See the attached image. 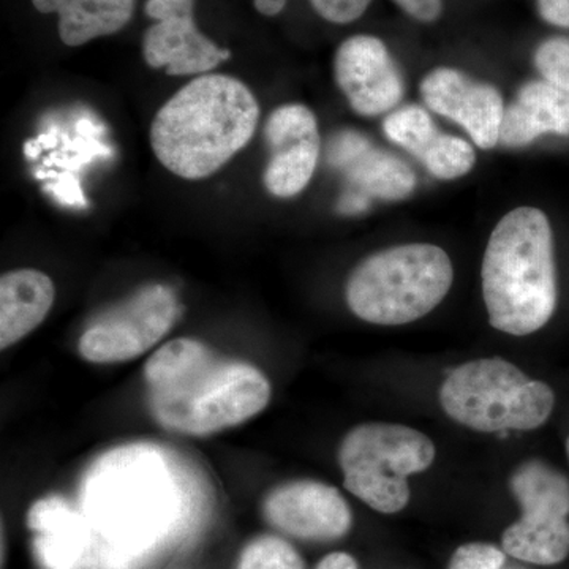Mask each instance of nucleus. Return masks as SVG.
<instances>
[{
	"label": "nucleus",
	"instance_id": "nucleus-1",
	"mask_svg": "<svg viewBox=\"0 0 569 569\" xmlns=\"http://www.w3.org/2000/svg\"><path fill=\"white\" fill-rule=\"evenodd\" d=\"M193 482L153 445H127L97 459L81 482L93 569H133L170 541L193 511Z\"/></svg>",
	"mask_w": 569,
	"mask_h": 569
},
{
	"label": "nucleus",
	"instance_id": "nucleus-2",
	"mask_svg": "<svg viewBox=\"0 0 569 569\" xmlns=\"http://www.w3.org/2000/svg\"><path fill=\"white\" fill-rule=\"evenodd\" d=\"M152 418L170 432L208 437L249 421L268 407L271 383L257 367L220 358L201 340L164 343L144 367Z\"/></svg>",
	"mask_w": 569,
	"mask_h": 569
},
{
	"label": "nucleus",
	"instance_id": "nucleus-3",
	"mask_svg": "<svg viewBox=\"0 0 569 569\" xmlns=\"http://www.w3.org/2000/svg\"><path fill=\"white\" fill-rule=\"evenodd\" d=\"M258 118L260 107L244 82L228 74H201L157 112L152 151L171 173L200 181L249 144Z\"/></svg>",
	"mask_w": 569,
	"mask_h": 569
},
{
	"label": "nucleus",
	"instance_id": "nucleus-4",
	"mask_svg": "<svg viewBox=\"0 0 569 569\" xmlns=\"http://www.w3.org/2000/svg\"><path fill=\"white\" fill-rule=\"evenodd\" d=\"M481 277L493 328L518 337L545 328L559 302L556 234L548 213L531 206L508 212L490 234Z\"/></svg>",
	"mask_w": 569,
	"mask_h": 569
},
{
	"label": "nucleus",
	"instance_id": "nucleus-5",
	"mask_svg": "<svg viewBox=\"0 0 569 569\" xmlns=\"http://www.w3.org/2000/svg\"><path fill=\"white\" fill-rule=\"evenodd\" d=\"M452 263L432 244H403L361 261L347 280L351 312L367 323L400 326L426 317L449 293Z\"/></svg>",
	"mask_w": 569,
	"mask_h": 569
},
{
	"label": "nucleus",
	"instance_id": "nucleus-6",
	"mask_svg": "<svg viewBox=\"0 0 569 569\" xmlns=\"http://www.w3.org/2000/svg\"><path fill=\"white\" fill-rule=\"evenodd\" d=\"M440 403L452 421L493 433L538 429L552 415L556 396L511 362L486 358L452 370L441 385Z\"/></svg>",
	"mask_w": 569,
	"mask_h": 569
},
{
	"label": "nucleus",
	"instance_id": "nucleus-7",
	"mask_svg": "<svg viewBox=\"0 0 569 569\" xmlns=\"http://www.w3.org/2000/svg\"><path fill=\"white\" fill-rule=\"evenodd\" d=\"M436 455L433 441L417 429L369 422L343 437L337 458L348 492L378 512L395 515L410 501L408 478L432 466Z\"/></svg>",
	"mask_w": 569,
	"mask_h": 569
},
{
	"label": "nucleus",
	"instance_id": "nucleus-8",
	"mask_svg": "<svg viewBox=\"0 0 569 569\" xmlns=\"http://www.w3.org/2000/svg\"><path fill=\"white\" fill-rule=\"evenodd\" d=\"M522 518L503 533L508 556L533 565H557L569 556V479L542 460H527L509 479Z\"/></svg>",
	"mask_w": 569,
	"mask_h": 569
},
{
	"label": "nucleus",
	"instance_id": "nucleus-9",
	"mask_svg": "<svg viewBox=\"0 0 569 569\" xmlns=\"http://www.w3.org/2000/svg\"><path fill=\"white\" fill-rule=\"evenodd\" d=\"M181 307L162 283L146 284L121 305L93 318L78 342L81 358L92 365H118L140 358L173 328Z\"/></svg>",
	"mask_w": 569,
	"mask_h": 569
},
{
	"label": "nucleus",
	"instance_id": "nucleus-10",
	"mask_svg": "<svg viewBox=\"0 0 569 569\" xmlns=\"http://www.w3.org/2000/svg\"><path fill=\"white\" fill-rule=\"evenodd\" d=\"M194 0H148L146 14L156 21L142 37V56L152 69L167 74H206L230 59L227 48L217 47L198 31Z\"/></svg>",
	"mask_w": 569,
	"mask_h": 569
},
{
	"label": "nucleus",
	"instance_id": "nucleus-11",
	"mask_svg": "<svg viewBox=\"0 0 569 569\" xmlns=\"http://www.w3.org/2000/svg\"><path fill=\"white\" fill-rule=\"evenodd\" d=\"M264 138L271 152L263 176L266 189L277 198L296 197L312 181L320 159L316 114L305 104H283L266 121Z\"/></svg>",
	"mask_w": 569,
	"mask_h": 569
},
{
	"label": "nucleus",
	"instance_id": "nucleus-12",
	"mask_svg": "<svg viewBox=\"0 0 569 569\" xmlns=\"http://www.w3.org/2000/svg\"><path fill=\"white\" fill-rule=\"evenodd\" d=\"M335 74L350 107L366 118L395 110L402 100V74L378 37L361 33L343 41L336 52Z\"/></svg>",
	"mask_w": 569,
	"mask_h": 569
},
{
	"label": "nucleus",
	"instance_id": "nucleus-13",
	"mask_svg": "<svg viewBox=\"0 0 569 569\" xmlns=\"http://www.w3.org/2000/svg\"><path fill=\"white\" fill-rule=\"evenodd\" d=\"M421 96L430 110L466 129L478 148L489 151L500 142L505 104L493 86L440 67L422 80Z\"/></svg>",
	"mask_w": 569,
	"mask_h": 569
},
{
	"label": "nucleus",
	"instance_id": "nucleus-14",
	"mask_svg": "<svg viewBox=\"0 0 569 569\" xmlns=\"http://www.w3.org/2000/svg\"><path fill=\"white\" fill-rule=\"evenodd\" d=\"M268 522L290 537L335 541L351 529V509L332 486L293 481L269 492L263 505Z\"/></svg>",
	"mask_w": 569,
	"mask_h": 569
},
{
	"label": "nucleus",
	"instance_id": "nucleus-15",
	"mask_svg": "<svg viewBox=\"0 0 569 569\" xmlns=\"http://www.w3.org/2000/svg\"><path fill=\"white\" fill-rule=\"evenodd\" d=\"M328 163L346 173L355 192L385 201L406 200L417 187V176L395 153L373 148L365 134L342 130L328 146Z\"/></svg>",
	"mask_w": 569,
	"mask_h": 569
},
{
	"label": "nucleus",
	"instance_id": "nucleus-16",
	"mask_svg": "<svg viewBox=\"0 0 569 569\" xmlns=\"http://www.w3.org/2000/svg\"><path fill=\"white\" fill-rule=\"evenodd\" d=\"M385 134L417 157L430 174L443 181L462 178L477 162L473 148L462 138L440 132L429 112L418 104H407L385 119Z\"/></svg>",
	"mask_w": 569,
	"mask_h": 569
},
{
	"label": "nucleus",
	"instance_id": "nucleus-17",
	"mask_svg": "<svg viewBox=\"0 0 569 569\" xmlns=\"http://www.w3.org/2000/svg\"><path fill=\"white\" fill-rule=\"evenodd\" d=\"M28 523L36 533L33 550L44 568L93 567L96 542L81 509L61 497L41 498L29 509Z\"/></svg>",
	"mask_w": 569,
	"mask_h": 569
},
{
	"label": "nucleus",
	"instance_id": "nucleus-18",
	"mask_svg": "<svg viewBox=\"0 0 569 569\" xmlns=\"http://www.w3.org/2000/svg\"><path fill=\"white\" fill-rule=\"evenodd\" d=\"M546 137L569 140V93L538 78L526 82L505 110L500 142L526 148Z\"/></svg>",
	"mask_w": 569,
	"mask_h": 569
},
{
	"label": "nucleus",
	"instance_id": "nucleus-19",
	"mask_svg": "<svg viewBox=\"0 0 569 569\" xmlns=\"http://www.w3.org/2000/svg\"><path fill=\"white\" fill-rule=\"evenodd\" d=\"M50 277L37 269H17L0 279V347H13L36 331L54 305Z\"/></svg>",
	"mask_w": 569,
	"mask_h": 569
},
{
	"label": "nucleus",
	"instance_id": "nucleus-20",
	"mask_svg": "<svg viewBox=\"0 0 569 569\" xmlns=\"http://www.w3.org/2000/svg\"><path fill=\"white\" fill-rule=\"evenodd\" d=\"M40 13L59 17V37L67 47H81L121 31L132 20L134 0H32Z\"/></svg>",
	"mask_w": 569,
	"mask_h": 569
},
{
	"label": "nucleus",
	"instance_id": "nucleus-21",
	"mask_svg": "<svg viewBox=\"0 0 569 569\" xmlns=\"http://www.w3.org/2000/svg\"><path fill=\"white\" fill-rule=\"evenodd\" d=\"M238 569H306L301 556L282 538L254 539L242 552Z\"/></svg>",
	"mask_w": 569,
	"mask_h": 569
},
{
	"label": "nucleus",
	"instance_id": "nucleus-22",
	"mask_svg": "<svg viewBox=\"0 0 569 569\" xmlns=\"http://www.w3.org/2000/svg\"><path fill=\"white\" fill-rule=\"evenodd\" d=\"M533 63L539 78L569 93V36H552L539 41Z\"/></svg>",
	"mask_w": 569,
	"mask_h": 569
},
{
	"label": "nucleus",
	"instance_id": "nucleus-23",
	"mask_svg": "<svg viewBox=\"0 0 569 569\" xmlns=\"http://www.w3.org/2000/svg\"><path fill=\"white\" fill-rule=\"evenodd\" d=\"M505 563L503 550L485 542H470L456 550L449 569H503Z\"/></svg>",
	"mask_w": 569,
	"mask_h": 569
},
{
	"label": "nucleus",
	"instance_id": "nucleus-24",
	"mask_svg": "<svg viewBox=\"0 0 569 569\" xmlns=\"http://www.w3.org/2000/svg\"><path fill=\"white\" fill-rule=\"evenodd\" d=\"M313 10L332 24H350L369 9L372 0H309Z\"/></svg>",
	"mask_w": 569,
	"mask_h": 569
},
{
	"label": "nucleus",
	"instance_id": "nucleus-25",
	"mask_svg": "<svg viewBox=\"0 0 569 569\" xmlns=\"http://www.w3.org/2000/svg\"><path fill=\"white\" fill-rule=\"evenodd\" d=\"M537 11L546 24L569 32V0H537Z\"/></svg>",
	"mask_w": 569,
	"mask_h": 569
},
{
	"label": "nucleus",
	"instance_id": "nucleus-26",
	"mask_svg": "<svg viewBox=\"0 0 569 569\" xmlns=\"http://www.w3.org/2000/svg\"><path fill=\"white\" fill-rule=\"evenodd\" d=\"M408 17L419 22H433L443 13V0H395Z\"/></svg>",
	"mask_w": 569,
	"mask_h": 569
},
{
	"label": "nucleus",
	"instance_id": "nucleus-27",
	"mask_svg": "<svg viewBox=\"0 0 569 569\" xmlns=\"http://www.w3.org/2000/svg\"><path fill=\"white\" fill-rule=\"evenodd\" d=\"M370 198L366 194L348 190L339 201V211L342 213H359L365 212L369 208Z\"/></svg>",
	"mask_w": 569,
	"mask_h": 569
},
{
	"label": "nucleus",
	"instance_id": "nucleus-28",
	"mask_svg": "<svg viewBox=\"0 0 569 569\" xmlns=\"http://www.w3.org/2000/svg\"><path fill=\"white\" fill-rule=\"evenodd\" d=\"M317 569H359L353 557L343 552L329 553L318 563Z\"/></svg>",
	"mask_w": 569,
	"mask_h": 569
},
{
	"label": "nucleus",
	"instance_id": "nucleus-29",
	"mask_svg": "<svg viewBox=\"0 0 569 569\" xmlns=\"http://www.w3.org/2000/svg\"><path fill=\"white\" fill-rule=\"evenodd\" d=\"M567 452H568V459H569V437H568V440H567Z\"/></svg>",
	"mask_w": 569,
	"mask_h": 569
},
{
	"label": "nucleus",
	"instance_id": "nucleus-30",
	"mask_svg": "<svg viewBox=\"0 0 569 569\" xmlns=\"http://www.w3.org/2000/svg\"><path fill=\"white\" fill-rule=\"evenodd\" d=\"M509 569H520V568H509Z\"/></svg>",
	"mask_w": 569,
	"mask_h": 569
}]
</instances>
